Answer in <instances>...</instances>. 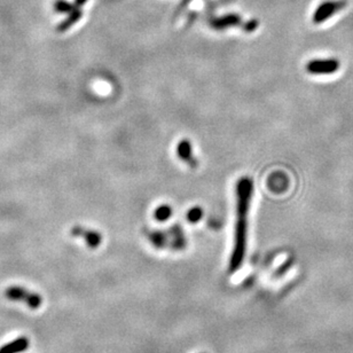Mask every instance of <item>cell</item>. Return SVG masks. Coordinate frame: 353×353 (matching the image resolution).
Here are the masks:
<instances>
[{"label":"cell","instance_id":"obj_1","mask_svg":"<svg viewBox=\"0 0 353 353\" xmlns=\"http://www.w3.org/2000/svg\"><path fill=\"white\" fill-rule=\"evenodd\" d=\"M254 194V182L249 177H243L237 182V224H235V246L233 265L242 261L246 250L247 220Z\"/></svg>","mask_w":353,"mask_h":353},{"label":"cell","instance_id":"obj_2","mask_svg":"<svg viewBox=\"0 0 353 353\" xmlns=\"http://www.w3.org/2000/svg\"><path fill=\"white\" fill-rule=\"evenodd\" d=\"M347 6V0H326L322 2L316 7L313 15H312V22L314 24H321L326 22L332 15L337 14L338 12L344 10Z\"/></svg>","mask_w":353,"mask_h":353},{"label":"cell","instance_id":"obj_3","mask_svg":"<svg viewBox=\"0 0 353 353\" xmlns=\"http://www.w3.org/2000/svg\"><path fill=\"white\" fill-rule=\"evenodd\" d=\"M5 296L13 302H24L28 307L36 310L42 305V297L38 294L24 289L22 287L12 286L8 287L5 291Z\"/></svg>","mask_w":353,"mask_h":353},{"label":"cell","instance_id":"obj_4","mask_svg":"<svg viewBox=\"0 0 353 353\" xmlns=\"http://www.w3.org/2000/svg\"><path fill=\"white\" fill-rule=\"evenodd\" d=\"M339 66L337 59H314L307 62L306 71L311 75H331L338 71Z\"/></svg>","mask_w":353,"mask_h":353},{"label":"cell","instance_id":"obj_5","mask_svg":"<svg viewBox=\"0 0 353 353\" xmlns=\"http://www.w3.org/2000/svg\"><path fill=\"white\" fill-rule=\"evenodd\" d=\"M242 22V19L240 15L238 14H227L224 16H220V18L213 19L212 21L210 22L211 27L216 30H222L226 29V28L229 27H235L239 26Z\"/></svg>","mask_w":353,"mask_h":353},{"label":"cell","instance_id":"obj_6","mask_svg":"<svg viewBox=\"0 0 353 353\" xmlns=\"http://www.w3.org/2000/svg\"><path fill=\"white\" fill-rule=\"evenodd\" d=\"M177 154L178 156H179L180 160H182L184 162H187L190 165L193 166L196 165V161L194 160L193 157V147L192 144H190V141L187 139L181 140L179 144L177 146Z\"/></svg>","mask_w":353,"mask_h":353},{"label":"cell","instance_id":"obj_7","mask_svg":"<svg viewBox=\"0 0 353 353\" xmlns=\"http://www.w3.org/2000/svg\"><path fill=\"white\" fill-rule=\"evenodd\" d=\"M28 347H29V339L22 336L0 347V353H21Z\"/></svg>","mask_w":353,"mask_h":353},{"label":"cell","instance_id":"obj_8","mask_svg":"<svg viewBox=\"0 0 353 353\" xmlns=\"http://www.w3.org/2000/svg\"><path fill=\"white\" fill-rule=\"evenodd\" d=\"M80 16H82V12H80L79 8H75V10H72L70 12V14H69L68 18L64 20V21L60 24L58 30L60 32H63L68 30L69 28L71 26H74L76 22H78V20L80 19Z\"/></svg>","mask_w":353,"mask_h":353},{"label":"cell","instance_id":"obj_9","mask_svg":"<svg viewBox=\"0 0 353 353\" xmlns=\"http://www.w3.org/2000/svg\"><path fill=\"white\" fill-rule=\"evenodd\" d=\"M172 216V209L170 205H160L158 208L155 209V212H154V217L157 221H165Z\"/></svg>","mask_w":353,"mask_h":353},{"label":"cell","instance_id":"obj_10","mask_svg":"<svg viewBox=\"0 0 353 353\" xmlns=\"http://www.w3.org/2000/svg\"><path fill=\"white\" fill-rule=\"evenodd\" d=\"M82 235H84L85 240H86L87 245L90 246V247H94V248H95V247H98L100 245L101 237H100L99 233H96V232H85V230H83Z\"/></svg>","mask_w":353,"mask_h":353},{"label":"cell","instance_id":"obj_11","mask_svg":"<svg viewBox=\"0 0 353 353\" xmlns=\"http://www.w3.org/2000/svg\"><path fill=\"white\" fill-rule=\"evenodd\" d=\"M203 217V210L200 206H194V208L190 209L187 212V219L189 222H197L198 220H201V218Z\"/></svg>","mask_w":353,"mask_h":353},{"label":"cell","instance_id":"obj_12","mask_svg":"<svg viewBox=\"0 0 353 353\" xmlns=\"http://www.w3.org/2000/svg\"><path fill=\"white\" fill-rule=\"evenodd\" d=\"M55 11L59 13H70L72 10H75L71 4H69L66 0H58L55 3Z\"/></svg>","mask_w":353,"mask_h":353},{"label":"cell","instance_id":"obj_13","mask_svg":"<svg viewBox=\"0 0 353 353\" xmlns=\"http://www.w3.org/2000/svg\"><path fill=\"white\" fill-rule=\"evenodd\" d=\"M258 26H259L258 20L253 19V20H250V21L247 22L245 26H243V30H245L246 32H253L257 29Z\"/></svg>","mask_w":353,"mask_h":353},{"label":"cell","instance_id":"obj_14","mask_svg":"<svg viewBox=\"0 0 353 353\" xmlns=\"http://www.w3.org/2000/svg\"><path fill=\"white\" fill-rule=\"evenodd\" d=\"M86 2H87V0H75V7L79 8L80 6H83Z\"/></svg>","mask_w":353,"mask_h":353}]
</instances>
